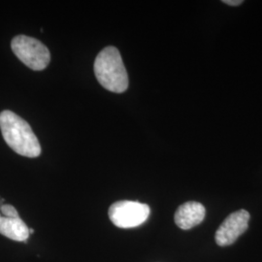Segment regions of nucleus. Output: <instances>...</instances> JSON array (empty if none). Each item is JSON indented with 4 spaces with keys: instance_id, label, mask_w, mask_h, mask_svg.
<instances>
[{
    "instance_id": "1",
    "label": "nucleus",
    "mask_w": 262,
    "mask_h": 262,
    "mask_svg": "<svg viewBox=\"0 0 262 262\" xmlns=\"http://www.w3.org/2000/svg\"><path fill=\"white\" fill-rule=\"evenodd\" d=\"M0 130L7 145L14 151L27 158H37L41 146L27 121L9 110L0 113Z\"/></svg>"
},
{
    "instance_id": "2",
    "label": "nucleus",
    "mask_w": 262,
    "mask_h": 262,
    "mask_svg": "<svg viewBox=\"0 0 262 262\" xmlns=\"http://www.w3.org/2000/svg\"><path fill=\"white\" fill-rule=\"evenodd\" d=\"M94 74L106 90L121 94L128 88V75L117 48L103 49L95 58Z\"/></svg>"
},
{
    "instance_id": "3",
    "label": "nucleus",
    "mask_w": 262,
    "mask_h": 262,
    "mask_svg": "<svg viewBox=\"0 0 262 262\" xmlns=\"http://www.w3.org/2000/svg\"><path fill=\"white\" fill-rule=\"evenodd\" d=\"M11 48L19 60L32 70H43L51 61L49 49L35 38L18 35L12 40Z\"/></svg>"
},
{
    "instance_id": "4",
    "label": "nucleus",
    "mask_w": 262,
    "mask_h": 262,
    "mask_svg": "<svg viewBox=\"0 0 262 262\" xmlns=\"http://www.w3.org/2000/svg\"><path fill=\"white\" fill-rule=\"evenodd\" d=\"M150 207L138 201L122 200L109 208V217L120 228H133L143 225L150 215Z\"/></svg>"
},
{
    "instance_id": "5",
    "label": "nucleus",
    "mask_w": 262,
    "mask_h": 262,
    "mask_svg": "<svg viewBox=\"0 0 262 262\" xmlns=\"http://www.w3.org/2000/svg\"><path fill=\"white\" fill-rule=\"evenodd\" d=\"M250 214L246 210H239L228 215L219 227L215 235V243L221 247L234 243L248 229Z\"/></svg>"
},
{
    "instance_id": "6",
    "label": "nucleus",
    "mask_w": 262,
    "mask_h": 262,
    "mask_svg": "<svg viewBox=\"0 0 262 262\" xmlns=\"http://www.w3.org/2000/svg\"><path fill=\"white\" fill-rule=\"evenodd\" d=\"M206 215L205 207L195 201L186 202L175 213V224L183 230H188L200 225Z\"/></svg>"
},
{
    "instance_id": "7",
    "label": "nucleus",
    "mask_w": 262,
    "mask_h": 262,
    "mask_svg": "<svg viewBox=\"0 0 262 262\" xmlns=\"http://www.w3.org/2000/svg\"><path fill=\"white\" fill-rule=\"evenodd\" d=\"M0 234L18 242H27L29 237V229L20 217L0 219Z\"/></svg>"
},
{
    "instance_id": "8",
    "label": "nucleus",
    "mask_w": 262,
    "mask_h": 262,
    "mask_svg": "<svg viewBox=\"0 0 262 262\" xmlns=\"http://www.w3.org/2000/svg\"><path fill=\"white\" fill-rule=\"evenodd\" d=\"M0 214L4 217H10V219L19 217L18 211L15 209V207L10 204H3L0 209Z\"/></svg>"
},
{
    "instance_id": "9",
    "label": "nucleus",
    "mask_w": 262,
    "mask_h": 262,
    "mask_svg": "<svg viewBox=\"0 0 262 262\" xmlns=\"http://www.w3.org/2000/svg\"><path fill=\"white\" fill-rule=\"evenodd\" d=\"M223 2L229 6H239L243 3L244 1L243 0H224Z\"/></svg>"
},
{
    "instance_id": "10",
    "label": "nucleus",
    "mask_w": 262,
    "mask_h": 262,
    "mask_svg": "<svg viewBox=\"0 0 262 262\" xmlns=\"http://www.w3.org/2000/svg\"><path fill=\"white\" fill-rule=\"evenodd\" d=\"M3 204H4V199L0 197V209H1V207H2V205H3Z\"/></svg>"
},
{
    "instance_id": "11",
    "label": "nucleus",
    "mask_w": 262,
    "mask_h": 262,
    "mask_svg": "<svg viewBox=\"0 0 262 262\" xmlns=\"http://www.w3.org/2000/svg\"><path fill=\"white\" fill-rule=\"evenodd\" d=\"M1 217H2V215H1V214H0V219H1Z\"/></svg>"
}]
</instances>
